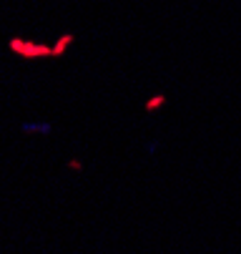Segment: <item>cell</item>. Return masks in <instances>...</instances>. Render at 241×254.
<instances>
[{
    "label": "cell",
    "instance_id": "obj_3",
    "mask_svg": "<svg viewBox=\"0 0 241 254\" xmlns=\"http://www.w3.org/2000/svg\"><path fill=\"white\" fill-rule=\"evenodd\" d=\"M163 103H166V96H153V98H148V101H146L143 109H146L148 113H153V111H159Z\"/></svg>",
    "mask_w": 241,
    "mask_h": 254
},
{
    "label": "cell",
    "instance_id": "obj_1",
    "mask_svg": "<svg viewBox=\"0 0 241 254\" xmlns=\"http://www.w3.org/2000/svg\"><path fill=\"white\" fill-rule=\"evenodd\" d=\"M13 51L15 53H23V56H46L48 51L46 48H33V46H26V43H18V40H13Z\"/></svg>",
    "mask_w": 241,
    "mask_h": 254
},
{
    "label": "cell",
    "instance_id": "obj_2",
    "mask_svg": "<svg viewBox=\"0 0 241 254\" xmlns=\"http://www.w3.org/2000/svg\"><path fill=\"white\" fill-rule=\"evenodd\" d=\"M20 129H23L26 134H35V131L51 134V123H28V121H23V123H20Z\"/></svg>",
    "mask_w": 241,
    "mask_h": 254
},
{
    "label": "cell",
    "instance_id": "obj_4",
    "mask_svg": "<svg viewBox=\"0 0 241 254\" xmlns=\"http://www.w3.org/2000/svg\"><path fill=\"white\" fill-rule=\"evenodd\" d=\"M68 169H71V171H80V169H83V164H80L78 159H71V161H68Z\"/></svg>",
    "mask_w": 241,
    "mask_h": 254
}]
</instances>
